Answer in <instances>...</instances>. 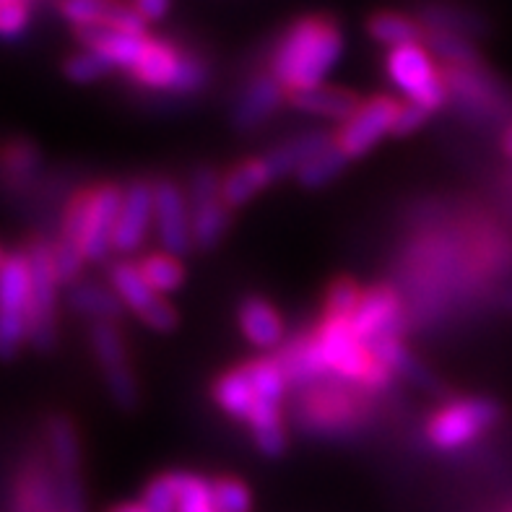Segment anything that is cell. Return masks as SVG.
Returning <instances> with one entry per match:
<instances>
[{"label":"cell","mask_w":512,"mask_h":512,"mask_svg":"<svg viewBox=\"0 0 512 512\" xmlns=\"http://www.w3.org/2000/svg\"><path fill=\"white\" fill-rule=\"evenodd\" d=\"M110 6L112 0H60V13L78 29V26L102 24Z\"/></svg>","instance_id":"cell-41"},{"label":"cell","mask_w":512,"mask_h":512,"mask_svg":"<svg viewBox=\"0 0 512 512\" xmlns=\"http://www.w3.org/2000/svg\"><path fill=\"white\" fill-rule=\"evenodd\" d=\"M273 182L271 172H268L266 159H245V162L234 164L227 175L221 177V198L232 211L247 206L255 195L263 193Z\"/></svg>","instance_id":"cell-22"},{"label":"cell","mask_w":512,"mask_h":512,"mask_svg":"<svg viewBox=\"0 0 512 512\" xmlns=\"http://www.w3.org/2000/svg\"><path fill=\"white\" fill-rule=\"evenodd\" d=\"M143 507L149 512H177L180 507V487H177V471L151 479L143 489Z\"/></svg>","instance_id":"cell-39"},{"label":"cell","mask_w":512,"mask_h":512,"mask_svg":"<svg viewBox=\"0 0 512 512\" xmlns=\"http://www.w3.org/2000/svg\"><path fill=\"white\" fill-rule=\"evenodd\" d=\"M89 344L94 351L99 370H102L104 385L112 401L120 409H136L138 406V383L136 372L130 367V354L125 338L117 323H91Z\"/></svg>","instance_id":"cell-7"},{"label":"cell","mask_w":512,"mask_h":512,"mask_svg":"<svg viewBox=\"0 0 512 512\" xmlns=\"http://www.w3.org/2000/svg\"><path fill=\"white\" fill-rule=\"evenodd\" d=\"M102 24H107L110 29H115V32L146 37V26H149V21L143 19L141 11H138L136 6H128V3H115V0H112L110 11H107V16H104Z\"/></svg>","instance_id":"cell-42"},{"label":"cell","mask_w":512,"mask_h":512,"mask_svg":"<svg viewBox=\"0 0 512 512\" xmlns=\"http://www.w3.org/2000/svg\"><path fill=\"white\" fill-rule=\"evenodd\" d=\"M211 497L216 512H250L253 510V494L245 481L237 476H219L211 481Z\"/></svg>","instance_id":"cell-34"},{"label":"cell","mask_w":512,"mask_h":512,"mask_svg":"<svg viewBox=\"0 0 512 512\" xmlns=\"http://www.w3.org/2000/svg\"><path fill=\"white\" fill-rule=\"evenodd\" d=\"M208 78H211V71H208L206 60L201 55H195V52L182 50V60H180V71H177L175 86L169 94H175V97H190V94H198V91L206 89Z\"/></svg>","instance_id":"cell-37"},{"label":"cell","mask_w":512,"mask_h":512,"mask_svg":"<svg viewBox=\"0 0 512 512\" xmlns=\"http://www.w3.org/2000/svg\"><path fill=\"white\" fill-rule=\"evenodd\" d=\"M182 50L167 39H151L146 45V52L141 55L138 65L130 71V78L138 86L151 91H172L175 86L177 71H180Z\"/></svg>","instance_id":"cell-18"},{"label":"cell","mask_w":512,"mask_h":512,"mask_svg":"<svg viewBox=\"0 0 512 512\" xmlns=\"http://www.w3.org/2000/svg\"><path fill=\"white\" fill-rule=\"evenodd\" d=\"M346 164H349V159H346L344 151L338 149L336 141H333V146H328L325 151H320L318 156H312L310 162L299 169L294 177H297V182L302 185V188L320 190L344 175Z\"/></svg>","instance_id":"cell-33"},{"label":"cell","mask_w":512,"mask_h":512,"mask_svg":"<svg viewBox=\"0 0 512 512\" xmlns=\"http://www.w3.org/2000/svg\"><path fill=\"white\" fill-rule=\"evenodd\" d=\"M3 260H6V253H3V250H0V266H3Z\"/></svg>","instance_id":"cell-49"},{"label":"cell","mask_w":512,"mask_h":512,"mask_svg":"<svg viewBox=\"0 0 512 512\" xmlns=\"http://www.w3.org/2000/svg\"><path fill=\"white\" fill-rule=\"evenodd\" d=\"M133 6L141 11V16L146 21H162L167 16L172 0H136Z\"/></svg>","instance_id":"cell-46"},{"label":"cell","mask_w":512,"mask_h":512,"mask_svg":"<svg viewBox=\"0 0 512 512\" xmlns=\"http://www.w3.org/2000/svg\"><path fill=\"white\" fill-rule=\"evenodd\" d=\"M289 104L294 110L305 112V115L325 117V120H336V123L344 125L346 120L357 115L359 107H362V99L349 89H341V86H318V89L307 91H292L289 94Z\"/></svg>","instance_id":"cell-19"},{"label":"cell","mask_w":512,"mask_h":512,"mask_svg":"<svg viewBox=\"0 0 512 512\" xmlns=\"http://www.w3.org/2000/svg\"><path fill=\"white\" fill-rule=\"evenodd\" d=\"M29 26V3L8 0L0 6V39H16Z\"/></svg>","instance_id":"cell-44"},{"label":"cell","mask_w":512,"mask_h":512,"mask_svg":"<svg viewBox=\"0 0 512 512\" xmlns=\"http://www.w3.org/2000/svg\"><path fill=\"white\" fill-rule=\"evenodd\" d=\"M107 512H149V510L143 507V502H123V505L112 507V510Z\"/></svg>","instance_id":"cell-47"},{"label":"cell","mask_w":512,"mask_h":512,"mask_svg":"<svg viewBox=\"0 0 512 512\" xmlns=\"http://www.w3.org/2000/svg\"><path fill=\"white\" fill-rule=\"evenodd\" d=\"M32 271L26 250H13L0 266V359L11 362L29 344Z\"/></svg>","instance_id":"cell-3"},{"label":"cell","mask_w":512,"mask_h":512,"mask_svg":"<svg viewBox=\"0 0 512 512\" xmlns=\"http://www.w3.org/2000/svg\"><path fill=\"white\" fill-rule=\"evenodd\" d=\"M502 422V406L489 398H461L429 416L427 440L440 453H458L474 445L487 429Z\"/></svg>","instance_id":"cell-4"},{"label":"cell","mask_w":512,"mask_h":512,"mask_svg":"<svg viewBox=\"0 0 512 512\" xmlns=\"http://www.w3.org/2000/svg\"><path fill=\"white\" fill-rule=\"evenodd\" d=\"M427 37V50L432 52V58H440L445 68H474L481 65L479 52L468 42V37L453 32H437V29H424Z\"/></svg>","instance_id":"cell-30"},{"label":"cell","mask_w":512,"mask_h":512,"mask_svg":"<svg viewBox=\"0 0 512 512\" xmlns=\"http://www.w3.org/2000/svg\"><path fill=\"white\" fill-rule=\"evenodd\" d=\"M32 271L29 289V344L50 351L58 338V276L52 268V240H32L24 247Z\"/></svg>","instance_id":"cell-5"},{"label":"cell","mask_w":512,"mask_h":512,"mask_svg":"<svg viewBox=\"0 0 512 512\" xmlns=\"http://www.w3.org/2000/svg\"><path fill=\"white\" fill-rule=\"evenodd\" d=\"M250 435H253L255 448L266 458H281L286 450V427H284V411L281 406L273 403H255L253 414L247 419Z\"/></svg>","instance_id":"cell-27"},{"label":"cell","mask_w":512,"mask_h":512,"mask_svg":"<svg viewBox=\"0 0 512 512\" xmlns=\"http://www.w3.org/2000/svg\"><path fill=\"white\" fill-rule=\"evenodd\" d=\"M76 39L84 45V50L99 52L112 68H123V71H133L146 52L149 37H136V34H123L110 29L107 24H91L78 26Z\"/></svg>","instance_id":"cell-16"},{"label":"cell","mask_w":512,"mask_h":512,"mask_svg":"<svg viewBox=\"0 0 512 512\" xmlns=\"http://www.w3.org/2000/svg\"><path fill=\"white\" fill-rule=\"evenodd\" d=\"M154 227V182L133 180L125 188L123 208L115 229V253L133 255L149 240Z\"/></svg>","instance_id":"cell-14"},{"label":"cell","mask_w":512,"mask_h":512,"mask_svg":"<svg viewBox=\"0 0 512 512\" xmlns=\"http://www.w3.org/2000/svg\"><path fill=\"white\" fill-rule=\"evenodd\" d=\"M364 289L357 284V281L351 279H338L328 286V292H325V305H323V315L328 318H354V312H357L359 302H362Z\"/></svg>","instance_id":"cell-36"},{"label":"cell","mask_w":512,"mask_h":512,"mask_svg":"<svg viewBox=\"0 0 512 512\" xmlns=\"http://www.w3.org/2000/svg\"><path fill=\"white\" fill-rule=\"evenodd\" d=\"M214 401L219 403V409L224 414L237 419V422L250 419L255 403H258V396H255L253 383H250L245 367H234V370H227L224 375L216 377Z\"/></svg>","instance_id":"cell-25"},{"label":"cell","mask_w":512,"mask_h":512,"mask_svg":"<svg viewBox=\"0 0 512 512\" xmlns=\"http://www.w3.org/2000/svg\"><path fill=\"white\" fill-rule=\"evenodd\" d=\"M177 487H180V507L177 512H216L211 497V481L188 471H177Z\"/></svg>","instance_id":"cell-35"},{"label":"cell","mask_w":512,"mask_h":512,"mask_svg":"<svg viewBox=\"0 0 512 512\" xmlns=\"http://www.w3.org/2000/svg\"><path fill=\"white\" fill-rule=\"evenodd\" d=\"M390 81L411 104H419L427 112H437L448 104V84L445 73L437 68L432 52L424 45H406L390 50L385 58Z\"/></svg>","instance_id":"cell-6"},{"label":"cell","mask_w":512,"mask_h":512,"mask_svg":"<svg viewBox=\"0 0 512 512\" xmlns=\"http://www.w3.org/2000/svg\"><path fill=\"white\" fill-rule=\"evenodd\" d=\"M42 154L29 138H11L0 146V182L11 190H24L37 177Z\"/></svg>","instance_id":"cell-24"},{"label":"cell","mask_w":512,"mask_h":512,"mask_svg":"<svg viewBox=\"0 0 512 512\" xmlns=\"http://www.w3.org/2000/svg\"><path fill=\"white\" fill-rule=\"evenodd\" d=\"M3 3H8V0H0V6H3Z\"/></svg>","instance_id":"cell-50"},{"label":"cell","mask_w":512,"mask_h":512,"mask_svg":"<svg viewBox=\"0 0 512 512\" xmlns=\"http://www.w3.org/2000/svg\"><path fill=\"white\" fill-rule=\"evenodd\" d=\"M154 229L162 253L185 258L195 247L188 190L169 177L154 180Z\"/></svg>","instance_id":"cell-9"},{"label":"cell","mask_w":512,"mask_h":512,"mask_svg":"<svg viewBox=\"0 0 512 512\" xmlns=\"http://www.w3.org/2000/svg\"><path fill=\"white\" fill-rule=\"evenodd\" d=\"M110 286L125 305V310L136 312L138 318H143L151 307L159 302V294L149 286V281L143 279L141 268L133 260H115L110 266Z\"/></svg>","instance_id":"cell-23"},{"label":"cell","mask_w":512,"mask_h":512,"mask_svg":"<svg viewBox=\"0 0 512 512\" xmlns=\"http://www.w3.org/2000/svg\"><path fill=\"white\" fill-rule=\"evenodd\" d=\"M68 307L89 323H117L123 318L125 305L110 284L78 281L68 289Z\"/></svg>","instance_id":"cell-21"},{"label":"cell","mask_w":512,"mask_h":512,"mask_svg":"<svg viewBox=\"0 0 512 512\" xmlns=\"http://www.w3.org/2000/svg\"><path fill=\"white\" fill-rule=\"evenodd\" d=\"M221 177L214 167H198L190 177L188 185V201L190 203H203L221 198Z\"/></svg>","instance_id":"cell-43"},{"label":"cell","mask_w":512,"mask_h":512,"mask_svg":"<svg viewBox=\"0 0 512 512\" xmlns=\"http://www.w3.org/2000/svg\"><path fill=\"white\" fill-rule=\"evenodd\" d=\"M11 512H60V489L50 458L32 453L13 479Z\"/></svg>","instance_id":"cell-13"},{"label":"cell","mask_w":512,"mask_h":512,"mask_svg":"<svg viewBox=\"0 0 512 512\" xmlns=\"http://www.w3.org/2000/svg\"><path fill=\"white\" fill-rule=\"evenodd\" d=\"M403 104L393 97H372L359 107V112L351 120H346L338 133L333 136L336 146L346 154V159H359L370 154L377 143L383 141L388 133H393Z\"/></svg>","instance_id":"cell-11"},{"label":"cell","mask_w":512,"mask_h":512,"mask_svg":"<svg viewBox=\"0 0 512 512\" xmlns=\"http://www.w3.org/2000/svg\"><path fill=\"white\" fill-rule=\"evenodd\" d=\"M445 84L448 94L461 107L463 115L471 117H500L507 110V97L492 76L481 65L474 68H445Z\"/></svg>","instance_id":"cell-12"},{"label":"cell","mask_w":512,"mask_h":512,"mask_svg":"<svg viewBox=\"0 0 512 512\" xmlns=\"http://www.w3.org/2000/svg\"><path fill=\"white\" fill-rule=\"evenodd\" d=\"M351 325L367 349L377 346L385 338H401V333L406 331V302H403L401 292L388 284L364 289Z\"/></svg>","instance_id":"cell-10"},{"label":"cell","mask_w":512,"mask_h":512,"mask_svg":"<svg viewBox=\"0 0 512 512\" xmlns=\"http://www.w3.org/2000/svg\"><path fill=\"white\" fill-rule=\"evenodd\" d=\"M502 151H505V154L512 159V123H510V128L505 130V136H502Z\"/></svg>","instance_id":"cell-48"},{"label":"cell","mask_w":512,"mask_h":512,"mask_svg":"<svg viewBox=\"0 0 512 512\" xmlns=\"http://www.w3.org/2000/svg\"><path fill=\"white\" fill-rule=\"evenodd\" d=\"M123 198L125 188L115 182L76 190L63 208L58 237L73 242L84 253L86 263H104L115 253V229Z\"/></svg>","instance_id":"cell-2"},{"label":"cell","mask_w":512,"mask_h":512,"mask_svg":"<svg viewBox=\"0 0 512 512\" xmlns=\"http://www.w3.org/2000/svg\"><path fill=\"white\" fill-rule=\"evenodd\" d=\"M328 146H333L331 133L310 130V133H302V136H294L289 141L279 143V146H273L263 159H266L268 172H271L273 180H281V177L297 175L299 169L305 167L312 156H318Z\"/></svg>","instance_id":"cell-20"},{"label":"cell","mask_w":512,"mask_h":512,"mask_svg":"<svg viewBox=\"0 0 512 512\" xmlns=\"http://www.w3.org/2000/svg\"><path fill=\"white\" fill-rule=\"evenodd\" d=\"M112 71V65L94 50L76 52L63 63L65 78H71L73 84H91V81H99L107 73Z\"/></svg>","instance_id":"cell-40"},{"label":"cell","mask_w":512,"mask_h":512,"mask_svg":"<svg viewBox=\"0 0 512 512\" xmlns=\"http://www.w3.org/2000/svg\"><path fill=\"white\" fill-rule=\"evenodd\" d=\"M284 102H289V91L271 73H260V76L250 78L232 107L234 130L253 133L260 125H266L281 110Z\"/></svg>","instance_id":"cell-15"},{"label":"cell","mask_w":512,"mask_h":512,"mask_svg":"<svg viewBox=\"0 0 512 512\" xmlns=\"http://www.w3.org/2000/svg\"><path fill=\"white\" fill-rule=\"evenodd\" d=\"M245 372L253 383L255 396L263 403H273V406H281L286 398V390H289V380H286L281 364L276 362V357H260L253 362L245 364Z\"/></svg>","instance_id":"cell-31"},{"label":"cell","mask_w":512,"mask_h":512,"mask_svg":"<svg viewBox=\"0 0 512 512\" xmlns=\"http://www.w3.org/2000/svg\"><path fill=\"white\" fill-rule=\"evenodd\" d=\"M372 357L383 364L385 370H390L393 375H401L406 380L416 385H432V375L422 367V362L411 354L406 346L401 344V338H385L377 346H372Z\"/></svg>","instance_id":"cell-29"},{"label":"cell","mask_w":512,"mask_h":512,"mask_svg":"<svg viewBox=\"0 0 512 512\" xmlns=\"http://www.w3.org/2000/svg\"><path fill=\"white\" fill-rule=\"evenodd\" d=\"M86 266L84 253L78 250L73 242L65 240H52V268H55V276H58L60 286H76L81 281V271Z\"/></svg>","instance_id":"cell-38"},{"label":"cell","mask_w":512,"mask_h":512,"mask_svg":"<svg viewBox=\"0 0 512 512\" xmlns=\"http://www.w3.org/2000/svg\"><path fill=\"white\" fill-rule=\"evenodd\" d=\"M370 34L372 39H377L380 45L390 47V50H398V47L406 45H424V32L422 24H416L409 16H401V13H377L370 19Z\"/></svg>","instance_id":"cell-28"},{"label":"cell","mask_w":512,"mask_h":512,"mask_svg":"<svg viewBox=\"0 0 512 512\" xmlns=\"http://www.w3.org/2000/svg\"><path fill=\"white\" fill-rule=\"evenodd\" d=\"M429 115H432V112H427L424 107H419V104L406 102L401 107V112H398V120H396V128H393V136H411V133H416V130L427 123Z\"/></svg>","instance_id":"cell-45"},{"label":"cell","mask_w":512,"mask_h":512,"mask_svg":"<svg viewBox=\"0 0 512 512\" xmlns=\"http://www.w3.org/2000/svg\"><path fill=\"white\" fill-rule=\"evenodd\" d=\"M190 219H193L195 247L198 250H214L232 227V208L224 203V198L190 203Z\"/></svg>","instance_id":"cell-26"},{"label":"cell","mask_w":512,"mask_h":512,"mask_svg":"<svg viewBox=\"0 0 512 512\" xmlns=\"http://www.w3.org/2000/svg\"><path fill=\"white\" fill-rule=\"evenodd\" d=\"M138 268H141L143 279L149 281V286L159 294V297L177 292V289L185 284V266H182V260L175 258V255H169V253L143 255V258L138 260Z\"/></svg>","instance_id":"cell-32"},{"label":"cell","mask_w":512,"mask_h":512,"mask_svg":"<svg viewBox=\"0 0 512 512\" xmlns=\"http://www.w3.org/2000/svg\"><path fill=\"white\" fill-rule=\"evenodd\" d=\"M47 455L60 489V512H84V481H81V442L76 424L65 414L47 419Z\"/></svg>","instance_id":"cell-8"},{"label":"cell","mask_w":512,"mask_h":512,"mask_svg":"<svg viewBox=\"0 0 512 512\" xmlns=\"http://www.w3.org/2000/svg\"><path fill=\"white\" fill-rule=\"evenodd\" d=\"M344 34L336 21L323 16L299 19L284 32L271 55V76L292 91H307L323 86L325 76L341 60Z\"/></svg>","instance_id":"cell-1"},{"label":"cell","mask_w":512,"mask_h":512,"mask_svg":"<svg viewBox=\"0 0 512 512\" xmlns=\"http://www.w3.org/2000/svg\"><path fill=\"white\" fill-rule=\"evenodd\" d=\"M237 320H240L242 336L260 351L281 349L286 341L284 320H281L279 310L263 297H245L242 299L240 310H237Z\"/></svg>","instance_id":"cell-17"}]
</instances>
